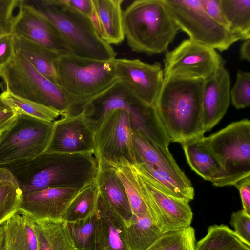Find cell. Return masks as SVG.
<instances>
[{"instance_id": "45", "label": "cell", "mask_w": 250, "mask_h": 250, "mask_svg": "<svg viewBox=\"0 0 250 250\" xmlns=\"http://www.w3.org/2000/svg\"><path fill=\"white\" fill-rule=\"evenodd\" d=\"M11 32L12 20L8 21H0V38L11 34Z\"/></svg>"}, {"instance_id": "24", "label": "cell", "mask_w": 250, "mask_h": 250, "mask_svg": "<svg viewBox=\"0 0 250 250\" xmlns=\"http://www.w3.org/2000/svg\"><path fill=\"white\" fill-rule=\"evenodd\" d=\"M101 27L100 37L109 45H119L125 39L123 28L124 0H92Z\"/></svg>"}, {"instance_id": "15", "label": "cell", "mask_w": 250, "mask_h": 250, "mask_svg": "<svg viewBox=\"0 0 250 250\" xmlns=\"http://www.w3.org/2000/svg\"><path fill=\"white\" fill-rule=\"evenodd\" d=\"M118 80L144 103L154 105L164 83L161 64H150L139 59H115Z\"/></svg>"}, {"instance_id": "25", "label": "cell", "mask_w": 250, "mask_h": 250, "mask_svg": "<svg viewBox=\"0 0 250 250\" xmlns=\"http://www.w3.org/2000/svg\"><path fill=\"white\" fill-rule=\"evenodd\" d=\"M5 250H38L31 218L17 212L3 223Z\"/></svg>"}, {"instance_id": "48", "label": "cell", "mask_w": 250, "mask_h": 250, "mask_svg": "<svg viewBox=\"0 0 250 250\" xmlns=\"http://www.w3.org/2000/svg\"></svg>"}, {"instance_id": "42", "label": "cell", "mask_w": 250, "mask_h": 250, "mask_svg": "<svg viewBox=\"0 0 250 250\" xmlns=\"http://www.w3.org/2000/svg\"><path fill=\"white\" fill-rule=\"evenodd\" d=\"M20 0H0V21H10L13 19V11L18 7Z\"/></svg>"}, {"instance_id": "13", "label": "cell", "mask_w": 250, "mask_h": 250, "mask_svg": "<svg viewBox=\"0 0 250 250\" xmlns=\"http://www.w3.org/2000/svg\"><path fill=\"white\" fill-rule=\"evenodd\" d=\"M94 131L83 111L77 114L61 116L54 122L44 152L94 154Z\"/></svg>"}, {"instance_id": "9", "label": "cell", "mask_w": 250, "mask_h": 250, "mask_svg": "<svg viewBox=\"0 0 250 250\" xmlns=\"http://www.w3.org/2000/svg\"><path fill=\"white\" fill-rule=\"evenodd\" d=\"M53 125L54 122L19 114L0 136V167L31 160L44 153Z\"/></svg>"}, {"instance_id": "34", "label": "cell", "mask_w": 250, "mask_h": 250, "mask_svg": "<svg viewBox=\"0 0 250 250\" xmlns=\"http://www.w3.org/2000/svg\"><path fill=\"white\" fill-rule=\"evenodd\" d=\"M195 232L193 227L162 234L146 250H194Z\"/></svg>"}, {"instance_id": "29", "label": "cell", "mask_w": 250, "mask_h": 250, "mask_svg": "<svg viewBox=\"0 0 250 250\" xmlns=\"http://www.w3.org/2000/svg\"><path fill=\"white\" fill-rule=\"evenodd\" d=\"M111 165L114 167L125 187L132 214L149 213L133 165L124 158Z\"/></svg>"}, {"instance_id": "26", "label": "cell", "mask_w": 250, "mask_h": 250, "mask_svg": "<svg viewBox=\"0 0 250 250\" xmlns=\"http://www.w3.org/2000/svg\"><path fill=\"white\" fill-rule=\"evenodd\" d=\"M125 229L129 250H146L162 234L149 213L132 214Z\"/></svg>"}, {"instance_id": "6", "label": "cell", "mask_w": 250, "mask_h": 250, "mask_svg": "<svg viewBox=\"0 0 250 250\" xmlns=\"http://www.w3.org/2000/svg\"><path fill=\"white\" fill-rule=\"evenodd\" d=\"M115 59L99 61L72 54L60 55L55 62L58 85L86 103L118 80Z\"/></svg>"}, {"instance_id": "14", "label": "cell", "mask_w": 250, "mask_h": 250, "mask_svg": "<svg viewBox=\"0 0 250 250\" xmlns=\"http://www.w3.org/2000/svg\"><path fill=\"white\" fill-rule=\"evenodd\" d=\"M18 12L12 20L13 35L21 36L61 55L72 54L68 43L54 25L25 0H20Z\"/></svg>"}, {"instance_id": "20", "label": "cell", "mask_w": 250, "mask_h": 250, "mask_svg": "<svg viewBox=\"0 0 250 250\" xmlns=\"http://www.w3.org/2000/svg\"><path fill=\"white\" fill-rule=\"evenodd\" d=\"M203 136L182 144L187 161L192 170L204 180L216 187L226 186L225 170L204 143Z\"/></svg>"}, {"instance_id": "19", "label": "cell", "mask_w": 250, "mask_h": 250, "mask_svg": "<svg viewBox=\"0 0 250 250\" xmlns=\"http://www.w3.org/2000/svg\"><path fill=\"white\" fill-rule=\"evenodd\" d=\"M97 160L96 182L99 196L126 224L130 220L132 213L125 187L112 165L102 159Z\"/></svg>"}, {"instance_id": "11", "label": "cell", "mask_w": 250, "mask_h": 250, "mask_svg": "<svg viewBox=\"0 0 250 250\" xmlns=\"http://www.w3.org/2000/svg\"><path fill=\"white\" fill-rule=\"evenodd\" d=\"M132 133L128 110L118 108L108 111L95 128L96 159L113 164L124 158L135 164Z\"/></svg>"}, {"instance_id": "7", "label": "cell", "mask_w": 250, "mask_h": 250, "mask_svg": "<svg viewBox=\"0 0 250 250\" xmlns=\"http://www.w3.org/2000/svg\"><path fill=\"white\" fill-rule=\"evenodd\" d=\"M203 140L223 167L227 186L250 176V122L232 123Z\"/></svg>"}, {"instance_id": "1", "label": "cell", "mask_w": 250, "mask_h": 250, "mask_svg": "<svg viewBox=\"0 0 250 250\" xmlns=\"http://www.w3.org/2000/svg\"><path fill=\"white\" fill-rule=\"evenodd\" d=\"M4 167L14 175L24 194L49 188L80 190L96 180L98 162L92 153L44 152Z\"/></svg>"}, {"instance_id": "36", "label": "cell", "mask_w": 250, "mask_h": 250, "mask_svg": "<svg viewBox=\"0 0 250 250\" xmlns=\"http://www.w3.org/2000/svg\"><path fill=\"white\" fill-rule=\"evenodd\" d=\"M230 97L237 109L244 108L250 105V73L238 71L235 84L230 90Z\"/></svg>"}, {"instance_id": "40", "label": "cell", "mask_w": 250, "mask_h": 250, "mask_svg": "<svg viewBox=\"0 0 250 250\" xmlns=\"http://www.w3.org/2000/svg\"><path fill=\"white\" fill-rule=\"evenodd\" d=\"M15 52L12 33L0 38V67L10 60Z\"/></svg>"}, {"instance_id": "22", "label": "cell", "mask_w": 250, "mask_h": 250, "mask_svg": "<svg viewBox=\"0 0 250 250\" xmlns=\"http://www.w3.org/2000/svg\"><path fill=\"white\" fill-rule=\"evenodd\" d=\"M31 220L38 250H77L66 221Z\"/></svg>"}, {"instance_id": "10", "label": "cell", "mask_w": 250, "mask_h": 250, "mask_svg": "<svg viewBox=\"0 0 250 250\" xmlns=\"http://www.w3.org/2000/svg\"><path fill=\"white\" fill-rule=\"evenodd\" d=\"M164 79L179 78L204 81L214 75L225 62L211 48L185 39L164 58Z\"/></svg>"}, {"instance_id": "41", "label": "cell", "mask_w": 250, "mask_h": 250, "mask_svg": "<svg viewBox=\"0 0 250 250\" xmlns=\"http://www.w3.org/2000/svg\"><path fill=\"white\" fill-rule=\"evenodd\" d=\"M239 190L243 210L250 215V176L236 182L234 185Z\"/></svg>"}, {"instance_id": "32", "label": "cell", "mask_w": 250, "mask_h": 250, "mask_svg": "<svg viewBox=\"0 0 250 250\" xmlns=\"http://www.w3.org/2000/svg\"><path fill=\"white\" fill-rule=\"evenodd\" d=\"M98 190L96 180L79 190L69 204L64 217L67 222L84 219L96 213Z\"/></svg>"}, {"instance_id": "35", "label": "cell", "mask_w": 250, "mask_h": 250, "mask_svg": "<svg viewBox=\"0 0 250 250\" xmlns=\"http://www.w3.org/2000/svg\"><path fill=\"white\" fill-rule=\"evenodd\" d=\"M96 212L89 217L67 222L70 233L77 250H95Z\"/></svg>"}, {"instance_id": "28", "label": "cell", "mask_w": 250, "mask_h": 250, "mask_svg": "<svg viewBox=\"0 0 250 250\" xmlns=\"http://www.w3.org/2000/svg\"><path fill=\"white\" fill-rule=\"evenodd\" d=\"M194 250H250V246L228 226L213 225L208 228L206 235L195 244Z\"/></svg>"}, {"instance_id": "43", "label": "cell", "mask_w": 250, "mask_h": 250, "mask_svg": "<svg viewBox=\"0 0 250 250\" xmlns=\"http://www.w3.org/2000/svg\"><path fill=\"white\" fill-rule=\"evenodd\" d=\"M70 7L83 15L89 17L93 10L92 0H64Z\"/></svg>"}, {"instance_id": "47", "label": "cell", "mask_w": 250, "mask_h": 250, "mask_svg": "<svg viewBox=\"0 0 250 250\" xmlns=\"http://www.w3.org/2000/svg\"><path fill=\"white\" fill-rule=\"evenodd\" d=\"M2 68L3 67H0V75L1 72L2 71Z\"/></svg>"}, {"instance_id": "38", "label": "cell", "mask_w": 250, "mask_h": 250, "mask_svg": "<svg viewBox=\"0 0 250 250\" xmlns=\"http://www.w3.org/2000/svg\"><path fill=\"white\" fill-rule=\"evenodd\" d=\"M18 114L0 95V136L15 122Z\"/></svg>"}, {"instance_id": "39", "label": "cell", "mask_w": 250, "mask_h": 250, "mask_svg": "<svg viewBox=\"0 0 250 250\" xmlns=\"http://www.w3.org/2000/svg\"><path fill=\"white\" fill-rule=\"evenodd\" d=\"M201 2L208 16L217 23L229 30L222 11L221 0H201Z\"/></svg>"}, {"instance_id": "33", "label": "cell", "mask_w": 250, "mask_h": 250, "mask_svg": "<svg viewBox=\"0 0 250 250\" xmlns=\"http://www.w3.org/2000/svg\"><path fill=\"white\" fill-rule=\"evenodd\" d=\"M0 95L18 115H26L48 122H54L61 116L54 109L17 96L6 89Z\"/></svg>"}, {"instance_id": "31", "label": "cell", "mask_w": 250, "mask_h": 250, "mask_svg": "<svg viewBox=\"0 0 250 250\" xmlns=\"http://www.w3.org/2000/svg\"><path fill=\"white\" fill-rule=\"evenodd\" d=\"M22 195L14 175L0 167V225L17 212Z\"/></svg>"}, {"instance_id": "4", "label": "cell", "mask_w": 250, "mask_h": 250, "mask_svg": "<svg viewBox=\"0 0 250 250\" xmlns=\"http://www.w3.org/2000/svg\"><path fill=\"white\" fill-rule=\"evenodd\" d=\"M0 77L13 94L54 109L61 116L78 114L85 104L43 76L15 50Z\"/></svg>"}, {"instance_id": "18", "label": "cell", "mask_w": 250, "mask_h": 250, "mask_svg": "<svg viewBox=\"0 0 250 250\" xmlns=\"http://www.w3.org/2000/svg\"><path fill=\"white\" fill-rule=\"evenodd\" d=\"M95 250H129L123 219L99 194L96 209Z\"/></svg>"}, {"instance_id": "27", "label": "cell", "mask_w": 250, "mask_h": 250, "mask_svg": "<svg viewBox=\"0 0 250 250\" xmlns=\"http://www.w3.org/2000/svg\"><path fill=\"white\" fill-rule=\"evenodd\" d=\"M134 167L145 174L159 189L165 193L188 202L194 197L190 181L179 180L167 172L145 163H135Z\"/></svg>"}, {"instance_id": "2", "label": "cell", "mask_w": 250, "mask_h": 250, "mask_svg": "<svg viewBox=\"0 0 250 250\" xmlns=\"http://www.w3.org/2000/svg\"><path fill=\"white\" fill-rule=\"evenodd\" d=\"M204 81L164 79L154 104L170 142L181 144L203 136L201 125Z\"/></svg>"}, {"instance_id": "17", "label": "cell", "mask_w": 250, "mask_h": 250, "mask_svg": "<svg viewBox=\"0 0 250 250\" xmlns=\"http://www.w3.org/2000/svg\"><path fill=\"white\" fill-rule=\"evenodd\" d=\"M229 73L221 66L203 82L202 94L201 125L204 134L209 131L225 114L230 103Z\"/></svg>"}, {"instance_id": "16", "label": "cell", "mask_w": 250, "mask_h": 250, "mask_svg": "<svg viewBox=\"0 0 250 250\" xmlns=\"http://www.w3.org/2000/svg\"><path fill=\"white\" fill-rule=\"evenodd\" d=\"M79 190L49 188L23 194L17 212L34 220H64L67 209Z\"/></svg>"}, {"instance_id": "30", "label": "cell", "mask_w": 250, "mask_h": 250, "mask_svg": "<svg viewBox=\"0 0 250 250\" xmlns=\"http://www.w3.org/2000/svg\"><path fill=\"white\" fill-rule=\"evenodd\" d=\"M229 30L240 40L250 39V0H221Z\"/></svg>"}, {"instance_id": "8", "label": "cell", "mask_w": 250, "mask_h": 250, "mask_svg": "<svg viewBox=\"0 0 250 250\" xmlns=\"http://www.w3.org/2000/svg\"><path fill=\"white\" fill-rule=\"evenodd\" d=\"M165 1L179 30L187 33L191 40L221 52L240 40L208 16L201 0Z\"/></svg>"}, {"instance_id": "5", "label": "cell", "mask_w": 250, "mask_h": 250, "mask_svg": "<svg viewBox=\"0 0 250 250\" xmlns=\"http://www.w3.org/2000/svg\"><path fill=\"white\" fill-rule=\"evenodd\" d=\"M59 31L72 55L99 61L115 59L111 45L97 34L90 18L69 6L64 0H25Z\"/></svg>"}, {"instance_id": "23", "label": "cell", "mask_w": 250, "mask_h": 250, "mask_svg": "<svg viewBox=\"0 0 250 250\" xmlns=\"http://www.w3.org/2000/svg\"><path fill=\"white\" fill-rule=\"evenodd\" d=\"M12 35L15 50L23 56L39 72L58 85L55 62L61 55L24 37Z\"/></svg>"}, {"instance_id": "46", "label": "cell", "mask_w": 250, "mask_h": 250, "mask_svg": "<svg viewBox=\"0 0 250 250\" xmlns=\"http://www.w3.org/2000/svg\"><path fill=\"white\" fill-rule=\"evenodd\" d=\"M0 250H5V235L2 224L0 225Z\"/></svg>"}, {"instance_id": "3", "label": "cell", "mask_w": 250, "mask_h": 250, "mask_svg": "<svg viewBox=\"0 0 250 250\" xmlns=\"http://www.w3.org/2000/svg\"><path fill=\"white\" fill-rule=\"evenodd\" d=\"M125 38L134 52H167L179 29L165 0H136L123 11Z\"/></svg>"}, {"instance_id": "37", "label": "cell", "mask_w": 250, "mask_h": 250, "mask_svg": "<svg viewBox=\"0 0 250 250\" xmlns=\"http://www.w3.org/2000/svg\"><path fill=\"white\" fill-rule=\"evenodd\" d=\"M229 223L236 234L250 246V215L243 209L234 212L231 215Z\"/></svg>"}, {"instance_id": "44", "label": "cell", "mask_w": 250, "mask_h": 250, "mask_svg": "<svg viewBox=\"0 0 250 250\" xmlns=\"http://www.w3.org/2000/svg\"><path fill=\"white\" fill-rule=\"evenodd\" d=\"M240 58L242 60L250 61V39L245 40L240 48Z\"/></svg>"}, {"instance_id": "12", "label": "cell", "mask_w": 250, "mask_h": 250, "mask_svg": "<svg viewBox=\"0 0 250 250\" xmlns=\"http://www.w3.org/2000/svg\"><path fill=\"white\" fill-rule=\"evenodd\" d=\"M133 167L149 213L161 233L191 226L193 212L189 202L165 193L134 166Z\"/></svg>"}, {"instance_id": "21", "label": "cell", "mask_w": 250, "mask_h": 250, "mask_svg": "<svg viewBox=\"0 0 250 250\" xmlns=\"http://www.w3.org/2000/svg\"><path fill=\"white\" fill-rule=\"evenodd\" d=\"M132 140L136 163H145L164 171L175 178L189 182L170 153L163 147L133 131Z\"/></svg>"}]
</instances>
